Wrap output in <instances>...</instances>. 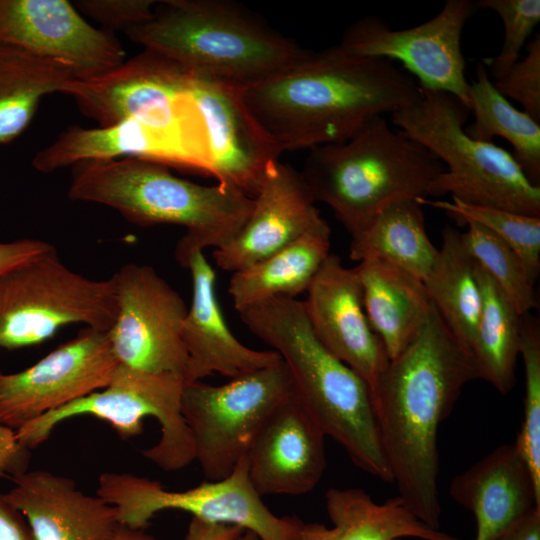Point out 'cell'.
<instances>
[{
    "instance_id": "6da1fadb",
    "label": "cell",
    "mask_w": 540,
    "mask_h": 540,
    "mask_svg": "<svg viewBox=\"0 0 540 540\" xmlns=\"http://www.w3.org/2000/svg\"><path fill=\"white\" fill-rule=\"evenodd\" d=\"M240 92L282 152L345 142L421 97L417 80L395 62L355 55L339 44L309 50L287 70Z\"/></svg>"
},
{
    "instance_id": "7a4b0ae2",
    "label": "cell",
    "mask_w": 540,
    "mask_h": 540,
    "mask_svg": "<svg viewBox=\"0 0 540 540\" xmlns=\"http://www.w3.org/2000/svg\"><path fill=\"white\" fill-rule=\"evenodd\" d=\"M476 379L480 372L474 357L433 307L414 340L389 360L374 395L382 449L398 496L434 529L442 513L438 431L464 386Z\"/></svg>"
},
{
    "instance_id": "3957f363",
    "label": "cell",
    "mask_w": 540,
    "mask_h": 540,
    "mask_svg": "<svg viewBox=\"0 0 540 540\" xmlns=\"http://www.w3.org/2000/svg\"><path fill=\"white\" fill-rule=\"evenodd\" d=\"M245 326L287 365L293 392L355 466L392 482L368 384L316 338L304 303L274 297L239 312Z\"/></svg>"
},
{
    "instance_id": "277c9868",
    "label": "cell",
    "mask_w": 540,
    "mask_h": 540,
    "mask_svg": "<svg viewBox=\"0 0 540 540\" xmlns=\"http://www.w3.org/2000/svg\"><path fill=\"white\" fill-rule=\"evenodd\" d=\"M68 198L110 207L137 226L184 227L176 261L194 249L227 245L246 223L254 203L232 186L197 184L175 176L165 165L137 158L75 164Z\"/></svg>"
},
{
    "instance_id": "5b68a950",
    "label": "cell",
    "mask_w": 540,
    "mask_h": 540,
    "mask_svg": "<svg viewBox=\"0 0 540 540\" xmlns=\"http://www.w3.org/2000/svg\"><path fill=\"white\" fill-rule=\"evenodd\" d=\"M194 75L243 88L271 78L309 50L230 0H164L152 17L125 32Z\"/></svg>"
},
{
    "instance_id": "8992f818",
    "label": "cell",
    "mask_w": 540,
    "mask_h": 540,
    "mask_svg": "<svg viewBox=\"0 0 540 540\" xmlns=\"http://www.w3.org/2000/svg\"><path fill=\"white\" fill-rule=\"evenodd\" d=\"M444 171L433 153L383 116L345 142L310 149L300 174L314 201L327 204L352 236L390 204L427 198Z\"/></svg>"
},
{
    "instance_id": "52a82bcc",
    "label": "cell",
    "mask_w": 540,
    "mask_h": 540,
    "mask_svg": "<svg viewBox=\"0 0 540 540\" xmlns=\"http://www.w3.org/2000/svg\"><path fill=\"white\" fill-rule=\"evenodd\" d=\"M420 88V99L391 114V121L443 163L445 171L431 183L429 196L451 194L472 205L540 216V187L511 152L466 134L468 105L448 92Z\"/></svg>"
},
{
    "instance_id": "ba28073f",
    "label": "cell",
    "mask_w": 540,
    "mask_h": 540,
    "mask_svg": "<svg viewBox=\"0 0 540 540\" xmlns=\"http://www.w3.org/2000/svg\"><path fill=\"white\" fill-rule=\"evenodd\" d=\"M193 74L144 49L94 78L76 79L64 90L100 126L132 119L175 145L191 173L212 177L204 121L192 93Z\"/></svg>"
},
{
    "instance_id": "9c48e42d",
    "label": "cell",
    "mask_w": 540,
    "mask_h": 540,
    "mask_svg": "<svg viewBox=\"0 0 540 540\" xmlns=\"http://www.w3.org/2000/svg\"><path fill=\"white\" fill-rule=\"evenodd\" d=\"M116 311L113 277L73 271L52 246L0 273V350L41 344L70 325L108 331Z\"/></svg>"
},
{
    "instance_id": "30bf717a",
    "label": "cell",
    "mask_w": 540,
    "mask_h": 540,
    "mask_svg": "<svg viewBox=\"0 0 540 540\" xmlns=\"http://www.w3.org/2000/svg\"><path fill=\"white\" fill-rule=\"evenodd\" d=\"M184 384V377L177 374L144 372L118 364L107 386L25 424L15 431L16 437L32 450L65 420L93 416L109 423L127 440L140 435L144 419L153 417L160 425V439L141 454L164 471H178L195 460L181 409Z\"/></svg>"
},
{
    "instance_id": "8fae6325",
    "label": "cell",
    "mask_w": 540,
    "mask_h": 540,
    "mask_svg": "<svg viewBox=\"0 0 540 540\" xmlns=\"http://www.w3.org/2000/svg\"><path fill=\"white\" fill-rule=\"evenodd\" d=\"M96 494L113 505L120 524L145 529L164 510L190 513L200 520L236 525L260 540H297L302 521L276 516L262 501L248 475L247 456L221 480H205L184 491H170L158 481L131 473L104 472Z\"/></svg>"
},
{
    "instance_id": "7c38bea8",
    "label": "cell",
    "mask_w": 540,
    "mask_h": 540,
    "mask_svg": "<svg viewBox=\"0 0 540 540\" xmlns=\"http://www.w3.org/2000/svg\"><path fill=\"white\" fill-rule=\"evenodd\" d=\"M292 389L282 359L219 386L185 381L182 414L206 480L231 474L269 414Z\"/></svg>"
},
{
    "instance_id": "4fadbf2b",
    "label": "cell",
    "mask_w": 540,
    "mask_h": 540,
    "mask_svg": "<svg viewBox=\"0 0 540 540\" xmlns=\"http://www.w3.org/2000/svg\"><path fill=\"white\" fill-rule=\"evenodd\" d=\"M112 277L117 311L107 336L118 364L185 379L181 327L188 308L182 296L148 265L128 263Z\"/></svg>"
},
{
    "instance_id": "5bb4252c",
    "label": "cell",
    "mask_w": 540,
    "mask_h": 540,
    "mask_svg": "<svg viewBox=\"0 0 540 540\" xmlns=\"http://www.w3.org/2000/svg\"><path fill=\"white\" fill-rule=\"evenodd\" d=\"M477 10L475 1L447 0L430 20L400 30L378 16H367L344 31L339 45L355 55L398 61L420 86L448 92L468 105L470 82L461 36Z\"/></svg>"
},
{
    "instance_id": "9a60e30c",
    "label": "cell",
    "mask_w": 540,
    "mask_h": 540,
    "mask_svg": "<svg viewBox=\"0 0 540 540\" xmlns=\"http://www.w3.org/2000/svg\"><path fill=\"white\" fill-rule=\"evenodd\" d=\"M117 366L107 331L84 327L28 368L0 370V424L16 431L98 391L108 385Z\"/></svg>"
},
{
    "instance_id": "2e32d148",
    "label": "cell",
    "mask_w": 540,
    "mask_h": 540,
    "mask_svg": "<svg viewBox=\"0 0 540 540\" xmlns=\"http://www.w3.org/2000/svg\"><path fill=\"white\" fill-rule=\"evenodd\" d=\"M0 44L71 67L79 79L124 62L114 33L90 25L67 0H0Z\"/></svg>"
},
{
    "instance_id": "e0dca14e",
    "label": "cell",
    "mask_w": 540,
    "mask_h": 540,
    "mask_svg": "<svg viewBox=\"0 0 540 540\" xmlns=\"http://www.w3.org/2000/svg\"><path fill=\"white\" fill-rule=\"evenodd\" d=\"M306 293L303 303L314 335L368 384L374 399L389 358L367 319L355 267H345L330 253Z\"/></svg>"
},
{
    "instance_id": "ac0fdd59",
    "label": "cell",
    "mask_w": 540,
    "mask_h": 540,
    "mask_svg": "<svg viewBox=\"0 0 540 540\" xmlns=\"http://www.w3.org/2000/svg\"><path fill=\"white\" fill-rule=\"evenodd\" d=\"M192 93L205 125L212 177L253 198L283 152L251 115L239 87L194 75Z\"/></svg>"
},
{
    "instance_id": "d6986e66",
    "label": "cell",
    "mask_w": 540,
    "mask_h": 540,
    "mask_svg": "<svg viewBox=\"0 0 540 540\" xmlns=\"http://www.w3.org/2000/svg\"><path fill=\"white\" fill-rule=\"evenodd\" d=\"M325 437L292 389L269 414L246 454L257 493L300 496L312 491L327 466Z\"/></svg>"
},
{
    "instance_id": "ffe728a7",
    "label": "cell",
    "mask_w": 540,
    "mask_h": 540,
    "mask_svg": "<svg viewBox=\"0 0 540 540\" xmlns=\"http://www.w3.org/2000/svg\"><path fill=\"white\" fill-rule=\"evenodd\" d=\"M253 202L239 233L213 252L224 271L236 272L282 249L321 218L300 171L280 161L268 168Z\"/></svg>"
},
{
    "instance_id": "44dd1931",
    "label": "cell",
    "mask_w": 540,
    "mask_h": 540,
    "mask_svg": "<svg viewBox=\"0 0 540 540\" xmlns=\"http://www.w3.org/2000/svg\"><path fill=\"white\" fill-rule=\"evenodd\" d=\"M177 262L192 278V301L181 327L187 353L185 381H201L216 373L231 379L281 359L277 352L251 349L233 335L217 300L215 271L203 250L194 249Z\"/></svg>"
},
{
    "instance_id": "7402d4cb",
    "label": "cell",
    "mask_w": 540,
    "mask_h": 540,
    "mask_svg": "<svg viewBox=\"0 0 540 540\" xmlns=\"http://www.w3.org/2000/svg\"><path fill=\"white\" fill-rule=\"evenodd\" d=\"M12 482L5 495L25 517L35 540H109L120 524L113 505L84 493L69 477L26 470Z\"/></svg>"
},
{
    "instance_id": "603a6c76",
    "label": "cell",
    "mask_w": 540,
    "mask_h": 540,
    "mask_svg": "<svg viewBox=\"0 0 540 540\" xmlns=\"http://www.w3.org/2000/svg\"><path fill=\"white\" fill-rule=\"evenodd\" d=\"M450 495L473 513L475 540H495L540 506V490L515 443L498 446L455 476Z\"/></svg>"
},
{
    "instance_id": "cb8c5ba5",
    "label": "cell",
    "mask_w": 540,
    "mask_h": 540,
    "mask_svg": "<svg viewBox=\"0 0 540 540\" xmlns=\"http://www.w3.org/2000/svg\"><path fill=\"white\" fill-rule=\"evenodd\" d=\"M137 158L190 172L185 155L171 142L132 120L109 126H71L36 153L32 166L51 173L84 161Z\"/></svg>"
},
{
    "instance_id": "d4e9b609",
    "label": "cell",
    "mask_w": 540,
    "mask_h": 540,
    "mask_svg": "<svg viewBox=\"0 0 540 540\" xmlns=\"http://www.w3.org/2000/svg\"><path fill=\"white\" fill-rule=\"evenodd\" d=\"M325 507L332 527L302 523L297 540H459L421 521L398 495L376 503L361 488H330Z\"/></svg>"
},
{
    "instance_id": "484cf974",
    "label": "cell",
    "mask_w": 540,
    "mask_h": 540,
    "mask_svg": "<svg viewBox=\"0 0 540 540\" xmlns=\"http://www.w3.org/2000/svg\"><path fill=\"white\" fill-rule=\"evenodd\" d=\"M355 269L369 324L392 360L418 335L433 303L424 282L396 266L363 260Z\"/></svg>"
},
{
    "instance_id": "4316f807",
    "label": "cell",
    "mask_w": 540,
    "mask_h": 540,
    "mask_svg": "<svg viewBox=\"0 0 540 540\" xmlns=\"http://www.w3.org/2000/svg\"><path fill=\"white\" fill-rule=\"evenodd\" d=\"M331 229L322 217L295 241L232 273L228 285L234 308L242 310L274 297L307 292L330 255Z\"/></svg>"
},
{
    "instance_id": "83f0119b",
    "label": "cell",
    "mask_w": 540,
    "mask_h": 540,
    "mask_svg": "<svg viewBox=\"0 0 540 540\" xmlns=\"http://www.w3.org/2000/svg\"><path fill=\"white\" fill-rule=\"evenodd\" d=\"M349 257L396 266L423 282L438 257L426 231L422 205L416 199L396 201L351 236Z\"/></svg>"
},
{
    "instance_id": "f1b7e54d",
    "label": "cell",
    "mask_w": 540,
    "mask_h": 540,
    "mask_svg": "<svg viewBox=\"0 0 540 540\" xmlns=\"http://www.w3.org/2000/svg\"><path fill=\"white\" fill-rule=\"evenodd\" d=\"M76 79L63 63L0 44V144L28 127L44 96L63 93Z\"/></svg>"
},
{
    "instance_id": "f546056e",
    "label": "cell",
    "mask_w": 540,
    "mask_h": 540,
    "mask_svg": "<svg viewBox=\"0 0 540 540\" xmlns=\"http://www.w3.org/2000/svg\"><path fill=\"white\" fill-rule=\"evenodd\" d=\"M424 285L449 331L471 353L482 296L475 261L461 241V232L451 225L442 230V245Z\"/></svg>"
},
{
    "instance_id": "4dcf8cb0",
    "label": "cell",
    "mask_w": 540,
    "mask_h": 540,
    "mask_svg": "<svg viewBox=\"0 0 540 540\" xmlns=\"http://www.w3.org/2000/svg\"><path fill=\"white\" fill-rule=\"evenodd\" d=\"M475 274L481 290L482 308L471 354L478 366L480 379L506 395L516 380L522 316L476 261Z\"/></svg>"
},
{
    "instance_id": "1f68e13d",
    "label": "cell",
    "mask_w": 540,
    "mask_h": 540,
    "mask_svg": "<svg viewBox=\"0 0 540 540\" xmlns=\"http://www.w3.org/2000/svg\"><path fill=\"white\" fill-rule=\"evenodd\" d=\"M468 106L474 122L465 126L466 134L482 142H492L494 137L507 140L513 149L511 154L527 178L540 187V123L515 108L495 88L483 61L476 65Z\"/></svg>"
},
{
    "instance_id": "d6a6232c",
    "label": "cell",
    "mask_w": 540,
    "mask_h": 540,
    "mask_svg": "<svg viewBox=\"0 0 540 540\" xmlns=\"http://www.w3.org/2000/svg\"><path fill=\"white\" fill-rule=\"evenodd\" d=\"M461 241L469 255L497 283L521 316L537 306L536 280L517 253L487 228L468 222Z\"/></svg>"
},
{
    "instance_id": "836d02e7",
    "label": "cell",
    "mask_w": 540,
    "mask_h": 540,
    "mask_svg": "<svg viewBox=\"0 0 540 540\" xmlns=\"http://www.w3.org/2000/svg\"><path fill=\"white\" fill-rule=\"evenodd\" d=\"M421 205H429L445 211L461 225L477 223L510 246L522 259L531 275L537 279L540 271V216H531L508 210L477 206L452 198L445 200L418 199Z\"/></svg>"
},
{
    "instance_id": "e575fe53",
    "label": "cell",
    "mask_w": 540,
    "mask_h": 540,
    "mask_svg": "<svg viewBox=\"0 0 540 540\" xmlns=\"http://www.w3.org/2000/svg\"><path fill=\"white\" fill-rule=\"evenodd\" d=\"M520 356L525 370L524 417L514 443L540 490V328L529 314L522 316Z\"/></svg>"
},
{
    "instance_id": "d590c367",
    "label": "cell",
    "mask_w": 540,
    "mask_h": 540,
    "mask_svg": "<svg viewBox=\"0 0 540 540\" xmlns=\"http://www.w3.org/2000/svg\"><path fill=\"white\" fill-rule=\"evenodd\" d=\"M477 9H489L498 14L504 28L499 54L485 63L495 81L503 79L520 59V52L540 22L539 0H478Z\"/></svg>"
},
{
    "instance_id": "8d00e7d4",
    "label": "cell",
    "mask_w": 540,
    "mask_h": 540,
    "mask_svg": "<svg viewBox=\"0 0 540 540\" xmlns=\"http://www.w3.org/2000/svg\"><path fill=\"white\" fill-rule=\"evenodd\" d=\"M520 58L506 76L495 81V88L505 97L521 104L523 111L540 123V33L525 46Z\"/></svg>"
},
{
    "instance_id": "74e56055",
    "label": "cell",
    "mask_w": 540,
    "mask_h": 540,
    "mask_svg": "<svg viewBox=\"0 0 540 540\" xmlns=\"http://www.w3.org/2000/svg\"><path fill=\"white\" fill-rule=\"evenodd\" d=\"M158 1L154 0H77L75 8L100 23L104 30L124 32L148 21Z\"/></svg>"
},
{
    "instance_id": "f35d334b",
    "label": "cell",
    "mask_w": 540,
    "mask_h": 540,
    "mask_svg": "<svg viewBox=\"0 0 540 540\" xmlns=\"http://www.w3.org/2000/svg\"><path fill=\"white\" fill-rule=\"evenodd\" d=\"M30 451L20 444L14 430L0 424V477L12 480L28 470Z\"/></svg>"
},
{
    "instance_id": "ab89813d",
    "label": "cell",
    "mask_w": 540,
    "mask_h": 540,
    "mask_svg": "<svg viewBox=\"0 0 540 540\" xmlns=\"http://www.w3.org/2000/svg\"><path fill=\"white\" fill-rule=\"evenodd\" d=\"M52 246L32 238L0 242V273L47 251Z\"/></svg>"
},
{
    "instance_id": "60d3db41",
    "label": "cell",
    "mask_w": 540,
    "mask_h": 540,
    "mask_svg": "<svg viewBox=\"0 0 540 540\" xmlns=\"http://www.w3.org/2000/svg\"><path fill=\"white\" fill-rule=\"evenodd\" d=\"M0 540H35L25 517L1 491Z\"/></svg>"
},
{
    "instance_id": "b9f144b4",
    "label": "cell",
    "mask_w": 540,
    "mask_h": 540,
    "mask_svg": "<svg viewBox=\"0 0 540 540\" xmlns=\"http://www.w3.org/2000/svg\"><path fill=\"white\" fill-rule=\"evenodd\" d=\"M244 531L236 525L211 523L192 517L185 540H237Z\"/></svg>"
},
{
    "instance_id": "7bdbcfd3",
    "label": "cell",
    "mask_w": 540,
    "mask_h": 540,
    "mask_svg": "<svg viewBox=\"0 0 540 540\" xmlns=\"http://www.w3.org/2000/svg\"><path fill=\"white\" fill-rule=\"evenodd\" d=\"M495 540H540V506L531 509Z\"/></svg>"
},
{
    "instance_id": "ee69618b",
    "label": "cell",
    "mask_w": 540,
    "mask_h": 540,
    "mask_svg": "<svg viewBox=\"0 0 540 540\" xmlns=\"http://www.w3.org/2000/svg\"><path fill=\"white\" fill-rule=\"evenodd\" d=\"M109 540H160L146 533L144 529L131 528L122 524L113 532Z\"/></svg>"
},
{
    "instance_id": "f6af8a7d",
    "label": "cell",
    "mask_w": 540,
    "mask_h": 540,
    "mask_svg": "<svg viewBox=\"0 0 540 540\" xmlns=\"http://www.w3.org/2000/svg\"><path fill=\"white\" fill-rule=\"evenodd\" d=\"M237 540H260L256 534L249 530H245L244 533Z\"/></svg>"
}]
</instances>
